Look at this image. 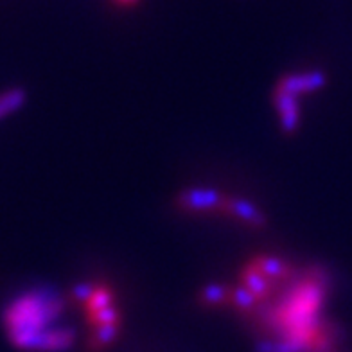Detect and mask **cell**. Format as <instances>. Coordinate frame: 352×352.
<instances>
[{"label": "cell", "mask_w": 352, "mask_h": 352, "mask_svg": "<svg viewBox=\"0 0 352 352\" xmlns=\"http://www.w3.org/2000/svg\"><path fill=\"white\" fill-rule=\"evenodd\" d=\"M331 293L329 274L318 264L261 254L232 283L207 287L201 300L245 320L259 352H327L336 340L327 316Z\"/></svg>", "instance_id": "cell-1"}, {"label": "cell", "mask_w": 352, "mask_h": 352, "mask_svg": "<svg viewBox=\"0 0 352 352\" xmlns=\"http://www.w3.org/2000/svg\"><path fill=\"white\" fill-rule=\"evenodd\" d=\"M70 306V297H63L51 287L22 292L4 311L6 334L20 351H67L76 340V331L65 324Z\"/></svg>", "instance_id": "cell-2"}, {"label": "cell", "mask_w": 352, "mask_h": 352, "mask_svg": "<svg viewBox=\"0 0 352 352\" xmlns=\"http://www.w3.org/2000/svg\"><path fill=\"white\" fill-rule=\"evenodd\" d=\"M70 298L83 316L88 327V351H102L110 347L121 333V302L113 287L107 283H83L70 293Z\"/></svg>", "instance_id": "cell-3"}, {"label": "cell", "mask_w": 352, "mask_h": 352, "mask_svg": "<svg viewBox=\"0 0 352 352\" xmlns=\"http://www.w3.org/2000/svg\"><path fill=\"white\" fill-rule=\"evenodd\" d=\"M176 205L189 216L221 218L246 228H263L266 216L248 199L230 196L212 189H189L178 196Z\"/></svg>", "instance_id": "cell-4"}, {"label": "cell", "mask_w": 352, "mask_h": 352, "mask_svg": "<svg viewBox=\"0 0 352 352\" xmlns=\"http://www.w3.org/2000/svg\"><path fill=\"white\" fill-rule=\"evenodd\" d=\"M324 83V76L316 70L293 72L278 79L274 92V107L277 111L278 124L286 133L297 130L300 122L302 102L309 94L320 90Z\"/></svg>", "instance_id": "cell-5"}, {"label": "cell", "mask_w": 352, "mask_h": 352, "mask_svg": "<svg viewBox=\"0 0 352 352\" xmlns=\"http://www.w3.org/2000/svg\"><path fill=\"white\" fill-rule=\"evenodd\" d=\"M23 104V92L22 90H8L0 94V119L11 116L14 110H19Z\"/></svg>", "instance_id": "cell-6"}, {"label": "cell", "mask_w": 352, "mask_h": 352, "mask_svg": "<svg viewBox=\"0 0 352 352\" xmlns=\"http://www.w3.org/2000/svg\"><path fill=\"white\" fill-rule=\"evenodd\" d=\"M117 2H119V4L130 6V4H133V2H137V0H117Z\"/></svg>", "instance_id": "cell-7"}]
</instances>
